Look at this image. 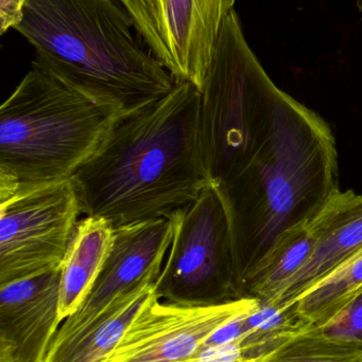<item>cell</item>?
Segmentation results:
<instances>
[{
    "instance_id": "cell-2",
    "label": "cell",
    "mask_w": 362,
    "mask_h": 362,
    "mask_svg": "<svg viewBox=\"0 0 362 362\" xmlns=\"http://www.w3.org/2000/svg\"><path fill=\"white\" fill-rule=\"evenodd\" d=\"M14 30L33 47L32 69L121 119L161 101L176 84L118 0H26Z\"/></svg>"
},
{
    "instance_id": "cell-13",
    "label": "cell",
    "mask_w": 362,
    "mask_h": 362,
    "mask_svg": "<svg viewBox=\"0 0 362 362\" xmlns=\"http://www.w3.org/2000/svg\"><path fill=\"white\" fill-rule=\"evenodd\" d=\"M315 246L316 236L312 223L293 230L247 281L240 291V299H256L261 303L271 304L307 263Z\"/></svg>"
},
{
    "instance_id": "cell-10",
    "label": "cell",
    "mask_w": 362,
    "mask_h": 362,
    "mask_svg": "<svg viewBox=\"0 0 362 362\" xmlns=\"http://www.w3.org/2000/svg\"><path fill=\"white\" fill-rule=\"evenodd\" d=\"M310 223L316 236L314 253L271 305H291L361 252L362 195L338 189Z\"/></svg>"
},
{
    "instance_id": "cell-5",
    "label": "cell",
    "mask_w": 362,
    "mask_h": 362,
    "mask_svg": "<svg viewBox=\"0 0 362 362\" xmlns=\"http://www.w3.org/2000/svg\"><path fill=\"white\" fill-rule=\"evenodd\" d=\"M80 214L72 180L0 202V285L61 267Z\"/></svg>"
},
{
    "instance_id": "cell-8",
    "label": "cell",
    "mask_w": 362,
    "mask_h": 362,
    "mask_svg": "<svg viewBox=\"0 0 362 362\" xmlns=\"http://www.w3.org/2000/svg\"><path fill=\"white\" fill-rule=\"evenodd\" d=\"M172 236L169 217L115 228L114 242L99 276L80 308L62 322L55 337L85 325L118 296L147 281L157 280Z\"/></svg>"
},
{
    "instance_id": "cell-7",
    "label": "cell",
    "mask_w": 362,
    "mask_h": 362,
    "mask_svg": "<svg viewBox=\"0 0 362 362\" xmlns=\"http://www.w3.org/2000/svg\"><path fill=\"white\" fill-rule=\"evenodd\" d=\"M259 305L238 299L212 306L161 302L157 293L140 310L106 362H185L221 327Z\"/></svg>"
},
{
    "instance_id": "cell-16",
    "label": "cell",
    "mask_w": 362,
    "mask_h": 362,
    "mask_svg": "<svg viewBox=\"0 0 362 362\" xmlns=\"http://www.w3.org/2000/svg\"><path fill=\"white\" fill-rule=\"evenodd\" d=\"M316 329L329 337L362 344V286L332 320Z\"/></svg>"
},
{
    "instance_id": "cell-11",
    "label": "cell",
    "mask_w": 362,
    "mask_h": 362,
    "mask_svg": "<svg viewBox=\"0 0 362 362\" xmlns=\"http://www.w3.org/2000/svg\"><path fill=\"white\" fill-rule=\"evenodd\" d=\"M157 281L115 298L85 325L55 337L45 362H106L128 327L157 293Z\"/></svg>"
},
{
    "instance_id": "cell-3",
    "label": "cell",
    "mask_w": 362,
    "mask_h": 362,
    "mask_svg": "<svg viewBox=\"0 0 362 362\" xmlns=\"http://www.w3.org/2000/svg\"><path fill=\"white\" fill-rule=\"evenodd\" d=\"M121 118L31 69L0 107V202L68 180Z\"/></svg>"
},
{
    "instance_id": "cell-6",
    "label": "cell",
    "mask_w": 362,
    "mask_h": 362,
    "mask_svg": "<svg viewBox=\"0 0 362 362\" xmlns=\"http://www.w3.org/2000/svg\"><path fill=\"white\" fill-rule=\"evenodd\" d=\"M176 82L199 90L236 0H118Z\"/></svg>"
},
{
    "instance_id": "cell-4",
    "label": "cell",
    "mask_w": 362,
    "mask_h": 362,
    "mask_svg": "<svg viewBox=\"0 0 362 362\" xmlns=\"http://www.w3.org/2000/svg\"><path fill=\"white\" fill-rule=\"evenodd\" d=\"M174 226L167 262L157 281L159 299L184 306L238 300L229 221L212 185L169 215Z\"/></svg>"
},
{
    "instance_id": "cell-19",
    "label": "cell",
    "mask_w": 362,
    "mask_h": 362,
    "mask_svg": "<svg viewBox=\"0 0 362 362\" xmlns=\"http://www.w3.org/2000/svg\"><path fill=\"white\" fill-rule=\"evenodd\" d=\"M244 362H250V361H244Z\"/></svg>"
},
{
    "instance_id": "cell-1",
    "label": "cell",
    "mask_w": 362,
    "mask_h": 362,
    "mask_svg": "<svg viewBox=\"0 0 362 362\" xmlns=\"http://www.w3.org/2000/svg\"><path fill=\"white\" fill-rule=\"evenodd\" d=\"M201 93L176 82L169 95L121 119L70 180L81 211L120 227L168 217L210 185L200 144Z\"/></svg>"
},
{
    "instance_id": "cell-9",
    "label": "cell",
    "mask_w": 362,
    "mask_h": 362,
    "mask_svg": "<svg viewBox=\"0 0 362 362\" xmlns=\"http://www.w3.org/2000/svg\"><path fill=\"white\" fill-rule=\"evenodd\" d=\"M60 268L0 285V362H45L59 331Z\"/></svg>"
},
{
    "instance_id": "cell-15",
    "label": "cell",
    "mask_w": 362,
    "mask_h": 362,
    "mask_svg": "<svg viewBox=\"0 0 362 362\" xmlns=\"http://www.w3.org/2000/svg\"><path fill=\"white\" fill-rule=\"evenodd\" d=\"M257 362H362V344L308 329L295 334Z\"/></svg>"
},
{
    "instance_id": "cell-14",
    "label": "cell",
    "mask_w": 362,
    "mask_h": 362,
    "mask_svg": "<svg viewBox=\"0 0 362 362\" xmlns=\"http://www.w3.org/2000/svg\"><path fill=\"white\" fill-rule=\"evenodd\" d=\"M362 286V250L348 264L295 302L298 316L310 329L334 318Z\"/></svg>"
},
{
    "instance_id": "cell-17",
    "label": "cell",
    "mask_w": 362,
    "mask_h": 362,
    "mask_svg": "<svg viewBox=\"0 0 362 362\" xmlns=\"http://www.w3.org/2000/svg\"><path fill=\"white\" fill-rule=\"evenodd\" d=\"M26 0H0V34L14 29L23 17Z\"/></svg>"
},
{
    "instance_id": "cell-18",
    "label": "cell",
    "mask_w": 362,
    "mask_h": 362,
    "mask_svg": "<svg viewBox=\"0 0 362 362\" xmlns=\"http://www.w3.org/2000/svg\"><path fill=\"white\" fill-rule=\"evenodd\" d=\"M357 6H358L359 11L362 14V0H356Z\"/></svg>"
},
{
    "instance_id": "cell-12",
    "label": "cell",
    "mask_w": 362,
    "mask_h": 362,
    "mask_svg": "<svg viewBox=\"0 0 362 362\" xmlns=\"http://www.w3.org/2000/svg\"><path fill=\"white\" fill-rule=\"evenodd\" d=\"M115 228L101 217L79 221L60 267L61 321L80 308L101 272L114 242Z\"/></svg>"
}]
</instances>
